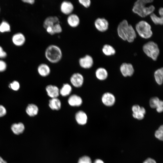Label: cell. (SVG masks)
I'll use <instances>...</instances> for the list:
<instances>
[{
	"label": "cell",
	"instance_id": "1",
	"mask_svg": "<svg viewBox=\"0 0 163 163\" xmlns=\"http://www.w3.org/2000/svg\"><path fill=\"white\" fill-rule=\"evenodd\" d=\"M152 2L153 0H138L134 3L132 11L140 17H145L153 13L155 10L153 5L146 6L147 4Z\"/></svg>",
	"mask_w": 163,
	"mask_h": 163
},
{
	"label": "cell",
	"instance_id": "2",
	"mask_svg": "<svg viewBox=\"0 0 163 163\" xmlns=\"http://www.w3.org/2000/svg\"><path fill=\"white\" fill-rule=\"evenodd\" d=\"M44 54L47 60L52 63L59 62L62 57V53L60 48L55 44L49 45L45 49Z\"/></svg>",
	"mask_w": 163,
	"mask_h": 163
},
{
	"label": "cell",
	"instance_id": "3",
	"mask_svg": "<svg viewBox=\"0 0 163 163\" xmlns=\"http://www.w3.org/2000/svg\"><path fill=\"white\" fill-rule=\"evenodd\" d=\"M136 29L138 34L144 39L151 37L153 34L151 25L144 21H141L138 22L136 25Z\"/></svg>",
	"mask_w": 163,
	"mask_h": 163
},
{
	"label": "cell",
	"instance_id": "4",
	"mask_svg": "<svg viewBox=\"0 0 163 163\" xmlns=\"http://www.w3.org/2000/svg\"><path fill=\"white\" fill-rule=\"evenodd\" d=\"M143 50L146 55L153 60L156 61L159 54V50L157 44L152 41H150L144 45Z\"/></svg>",
	"mask_w": 163,
	"mask_h": 163
},
{
	"label": "cell",
	"instance_id": "5",
	"mask_svg": "<svg viewBox=\"0 0 163 163\" xmlns=\"http://www.w3.org/2000/svg\"><path fill=\"white\" fill-rule=\"evenodd\" d=\"M93 57L89 54H86L80 57L78 60L80 66L82 68L88 69L91 68L94 64Z\"/></svg>",
	"mask_w": 163,
	"mask_h": 163
},
{
	"label": "cell",
	"instance_id": "6",
	"mask_svg": "<svg viewBox=\"0 0 163 163\" xmlns=\"http://www.w3.org/2000/svg\"><path fill=\"white\" fill-rule=\"evenodd\" d=\"M84 80L83 76L79 72L73 73L71 76L70 79L71 84L76 88L81 87L84 84Z\"/></svg>",
	"mask_w": 163,
	"mask_h": 163
},
{
	"label": "cell",
	"instance_id": "7",
	"mask_svg": "<svg viewBox=\"0 0 163 163\" xmlns=\"http://www.w3.org/2000/svg\"><path fill=\"white\" fill-rule=\"evenodd\" d=\"M60 9L63 14L69 15L72 13L74 9V6L71 2L68 1H64L60 5Z\"/></svg>",
	"mask_w": 163,
	"mask_h": 163
},
{
	"label": "cell",
	"instance_id": "8",
	"mask_svg": "<svg viewBox=\"0 0 163 163\" xmlns=\"http://www.w3.org/2000/svg\"><path fill=\"white\" fill-rule=\"evenodd\" d=\"M94 25L98 31L103 32L106 31L108 29L109 23L105 18H99L95 20Z\"/></svg>",
	"mask_w": 163,
	"mask_h": 163
},
{
	"label": "cell",
	"instance_id": "9",
	"mask_svg": "<svg viewBox=\"0 0 163 163\" xmlns=\"http://www.w3.org/2000/svg\"><path fill=\"white\" fill-rule=\"evenodd\" d=\"M120 72L124 77L131 76L133 74L134 70L132 64L123 63L120 67Z\"/></svg>",
	"mask_w": 163,
	"mask_h": 163
},
{
	"label": "cell",
	"instance_id": "10",
	"mask_svg": "<svg viewBox=\"0 0 163 163\" xmlns=\"http://www.w3.org/2000/svg\"><path fill=\"white\" fill-rule=\"evenodd\" d=\"M129 24L127 21L123 20L119 24L117 31L118 36L122 40H126V34Z\"/></svg>",
	"mask_w": 163,
	"mask_h": 163
},
{
	"label": "cell",
	"instance_id": "11",
	"mask_svg": "<svg viewBox=\"0 0 163 163\" xmlns=\"http://www.w3.org/2000/svg\"><path fill=\"white\" fill-rule=\"evenodd\" d=\"M102 103L105 106L110 107L113 106L115 102L114 96L110 92H106L102 95L101 98Z\"/></svg>",
	"mask_w": 163,
	"mask_h": 163
},
{
	"label": "cell",
	"instance_id": "12",
	"mask_svg": "<svg viewBox=\"0 0 163 163\" xmlns=\"http://www.w3.org/2000/svg\"><path fill=\"white\" fill-rule=\"evenodd\" d=\"M11 40L13 44L18 46H23L26 42V37L22 33L18 32L14 34L12 36Z\"/></svg>",
	"mask_w": 163,
	"mask_h": 163
},
{
	"label": "cell",
	"instance_id": "13",
	"mask_svg": "<svg viewBox=\"0 0 163 163\" xmlns=\"http://www.w3.org/2000/svg\"><path fill=\"white\" fill-rule=\"evenodd\" d=\"M67 102L71 107H79L82 104L83 100L80 96L76 94H73L69 96Z\"/></svg>",
	"mask_w": 163,
	"mask_h": 163
},
{
	"label": "cell",
	"instance_id": "14",
	"mask_svg": "<svg viewBox=\"0 0 163 163\" xmlns=\"http://www.w3.org/2000/svg\"><path fill=\"white\" fill-rule=\"evenodd\" d=\"M46 91L47 95L51 98L58 97L59 95V89L55 85H47L46 87Z\"/></svg>",
	"mask_w": 163,
	"mask_h": 163
},
{
	"label": "cell",
	"instance_id": "15",
	"mask_svg": "<svg viewBox=\"0 0 163 163\" xmlns=\"http://www.w3.org/2000/svg\"><path fill=\"white\" fill-rule=\"evenodd\" d=\"M67 22L70 27L74 28L79 25L80 20L79 17L77 14L72 13L68 15Z\"/></svg>",
	"mask_w": 163,
	"mask_h": 163
},
{
	"label": "cell",
	"instance_id": "16",
	"mask_svg": "<svg viewBox=\"0 0 163 163\" xmlns=\"http://www.w3.org/2000/svg\"><path fill=\"white\" fill-rule=\"evenodd\" d=\"M60 23L58 17L55 16H50L47 17L44 20L43 26L45 29L48 27H52L55 24Z\"/></svg>",
	"mask_w": 163,
	"mask_h": 163
},
{
	"label": "cell",
	"instance_id": "17",
	"mask_svg": "<svg viewBox=\"0 0 163 163\" xmlns=\"http://www.w3.org/2000/svg\"><path fill=\"white\" fill-rule=\"evenodd\" d=\"M75 118L77 122L81 125H84L87 122L88 116L86 113L83 110H80L75 113Z\"/></svg>",
	"mask_w": 163,
	"mask_h": 163
},
{
	"label": "cell",
	"instance_id": "18",
	"mask_svg": "<svg viewBox=\"0 0 163 163\" xmlns=\"http://www.w3.org/2000/svg\"><path fill=\"white\" fill-rule=\"evenodd\" d=\"M37 70L39 75L43 77L49 75L51 72L50 67L46 64L41 63L37 67Z\"/></svg>",
	"mask_w": 163,
	"mask_h": 163
},
{
	"label": "cell",
	"instance_id": "19",
	"mask_svg": "<svg viewBox=\"0 0 163 163\" xmlns=\"http://www.w3.org/2000/svg\"><path fill=\"white\" fill-rule=\"evenodd\" d=\"M48 105L52 110H59L61 108L62 103L58 97L52 98L49 100Z\"/></svg>",
	"mask_w": 163,
	"mask_h": 163
},
{
	"label": "cell",
	"instance_id": "20",
	"mask_svg": "<svg viewBox=\"0 0 163 163\" xmlns=\"http://www.w3.org/2000/svg\"><path fill=\"white\" fill-rule=\"evenodd\" d=\"M26 112L29 116L33 117L37 115L39 112L38 107L34 104L28 105L26 108Z\"/></svg>",
	"mask_w": 163,
	"mask_h": 163
},
{
	"label": "cell",
	"instance_id": "21",
	"mask_svg": "<svg viewBox=\"0 0 163 163\" xmlns=\"http://www.w3.org/2000/svg\"><path fill=\"white\" fill-rule=\"evenodd\" d=\"M126 40L129 43L133 42L136 37V33L133 26L129 24L126 34Z\"/></svg>",
	"mask_w": 163,
	"mask_h": 163
},
{
	"label": "cell",
	"instance_id": "22",
	"mask_svg": "<svg viewBox=\"0 0 163 163\" xmlns=\"http://www.w3.org/2000/svg\"><path fill=\"white\" fill-rule=\"evenodd\" d=\"M95 75L98 79L103 81L107 78L108 74L107 70L105 68L99 67L96 70Z\"/></svg>",
	"mask_w": 163,
	"mask_h": 163
},
{
	"label": "cell",
	"instance_id": "23",
	"mask_svg": "<svg viewBox=\"0 0 163 163\" xmlns=\"http://www.w3.org/2000/svg\"><path fill=\"white\" fill-rule=\"evenodd\" d=\"M11 129L14 134L18 135L23 132L25 126L24 124L21 122L14 123L11 125Z\"/></svg>",
	"mask_w": 163,
	"mask_h": 163
},
{
	"label": "cell",
	"instance_id": "24",
	"mask_svg": "<svg viewBox=\"0 0 163 163\" xmlns=\"http://www.w3.org/2000/svg\"><path fill=\"white\" fill-rule=\"evenodd\" d=\"M72 88L71 85L67 83L63 84L59 89V95L63 97L69 95L72 92Z\"/></svg>",
	"mask_w": 163,
	"mask_h": 163
},
{
	"label": "cell",
	"instance_id": "25",
	"mask_svg": "<svg viewBox=\"0 0 163 163\" xmlns=\"http://www.w3.org/2000/svg\"><path fill=\"white\" fill-rule=\"evenodd\" d=\"M154 77L157 83L159 85L163 83V68H160L156 70L154 72Z\"/></svg>",
	"mask_w": 163,
	"mask_h": 163
},
{
	"label": "cell",
	"instance_id": "26",
	"mask_svg": "<svg viewBox=\"0 0 163 163\" xmlns=\"http://www.w3.org/2000/svg\"><path fill=\"white\" fill-rule=\"evenodd\" d=\"M103 53L107 56H110L114 55L116 51L114 48L111 46L106 44L104 45L102 48Z\"/></svg>",
	"mask_w": 163,
	"mask_h": 163
},
{
	"label": "cell",
	"instance_id": "27",
	"mask_svg": "<svg viewBox=\"0 0 163 163\" xmlns=\"http://www.w3.org/2000/svg\"><path fill=\"white\" fill-rule=\"evenodd\" d=\"M11 30V26L7 21H3L0 24V32L4 33L10 32Z\"/></svg>",
	"mask_w": 163,
	"mask_h": 163
},
{
	"label": "cell",
	"instance_id": "28",
	"mask_svg": "<svg viewBox=\"0 0 163 163\" xmlns=\"http://www.w3.org/2000/svg\"><path fill=\"white\" fill-rule=\"evenodd\" d=\"M150 17L155 24L162 25L163 24V16H160V17L157 16L155 14L153 13L150 14Z\"/></svg>",
	"mask_w": 163,
	"mask_h": 163
},
{
	"label": "cell",
	"instance_id": "29",
	"mask_svg": "<svg viewBox=\"0 0 163 163\" xmlns=\"http://www.w3.org/2000/svg\"><path fill=\"white\" fill-rule=\"evenodd\" d=\"M145 113L146 110L145 108L142 107H141L139 112L136 113H133L132 116L135 119L141 120L144 118Z\"/></svg>",
	"mask_w": 163,
	"mask_h": 163
},
{
	"label": "cell",
	"instance_id": "30",
	"mask_svg": "<svg viewBox=\"0 0 163 163\" xmlns=\"http://www.w3.org/2000/svg\"><path fill=\"white\" fill-rule=\"evenodd\" d=\"M159 101V98L157 97H152L149 102L150 107L152 108H156Z\"/></svg>",
	"mask_w": 163,
	"mask_h": 163
},
{
	"label": "cell",
	"instance_id": "31",
	"mask_svg": "<svg viewBox=\"0 0 163 163\" xmlns=\"http://www.w3.org/2000/svg\"><path fill=\"white\" fill-rule=\"evenodd\" d=\"M19 83L17 81L14 80L10 83L9 85V87L14 91H18L20 88Z\"/></svg>",
	"mask_w": 163,
	"mask_h": 163
},
{
	"label": "cell",
	"instance_id": "32",
	"mask_svg": "<svg viewBox=\"0 0 163 163\" xmlns=\"http://www.w3.org/2000/svg\"><path fill=\"white\" fill-rule=\"evenodd\" d=\"M163 126H161L155 133V137L159 139L162 140L163 139Z\"/></svg>",
	"mask_w": 163,
	"mask_h": 163
},
{
	"label": "cell",
	"instance_id": "33",
	"mask_svg": "<svg viewBox=\"0 0 163 163\" xmlns=\"http://www.w3.org/2000/svg\"><path fill=\"white\" fill-rule=\"evenodd\" d=\"M52 27L54 35L60 33L62 31V28L60 23L56 24Z\"/></svg>",
	"mask_w": 163,
	"mask_h": 163
},
{
	"label": "cell",
	"instance_id": "34",
	"mask_svg": "<svg viewBox=\"0 0 163 163\" xmlns=\"http://www.w3.org/2000/svg\"><path fill=\"white\" fill-rule=\"evenodd\" d=\"M79 3L85 8H88L91 5V1L90 0H78Z\"/></svg>",
	"mask_w": 163,
	"mask_h": 163
},
{
	"label": "cell",
	"instance_id": "35",
	"mask_svg": "<svg viewBox=\"0 0 163 163\" xmlns=\"http://www.w3.org/2000/svg\"><path fill=\"white\" fill-rule=\"evenodd\" d=\"M78 163H92V162L89 157L84 156L79 159Z\"/></svg>",
	"mask_w": 163,
	"mask_h": 163
},
{
	"label": "cell",
	"instance_id": "36",
	"mask_svg": "<svg viewBox=\"0 0 163 163\" xmlns=\"http://www.w3.org/2000/svg\"><path fill=\"white\" fill-rule=\"evenodd\" d=\"M7 64L6 62L3 60L0 59V72L5 71L7 69Z\"/></svg>",
	"mask_w": 163,
	"mask_h": 163
},
{
	"label": "cell",
	"instance_id": "37",
	"mask_svg": "<svg viewBox=\"0 0 163 163\" xmlns=\"http://www.w3.org/2000/svg\"><path fill=\"white\" fill-rule=\"evenodd\" d=\"M163 101L161 100H160L157 107L156 108L157 111L160 113L162 112L163 110Z\"/></svg>",
	"mask_w": 163,
	"mask_h": 163
},
{
	"label": "cell",
	"instance_id": "38",
	"mask_svg": "<svg viewBox=\"0 0 163 163\" xmlns=\"http://www.w3.org/2000/svg\"><path fill=\"white\" fill-rule=\"evenodd\" d=\"M7 113V110L3 105L0 104V117L4 116Z\"/></svg>",
	"mask_w": 163,
	"mask_h": 163
},
{
	"label": "cell",
	"instance_id": "39",
	"mask_svg": "<svg viewBox=\"0 0 163 163\" xmlns=\"http://www.w3.org/2000/svg\"><path fill=\"white\" fill-rule=\"evenodd\" d=\"M7 56V53L3 50V48L0 46V59L6 58Z\"/></svg>",
	"mask_w": 163,
	"mask_h": 163
},
{
	"label": "cell",
	"instance_id": "40",
	"mask_svg": "<svg viewBox=\"0 0 163 163\" xmlns=\"http://www.w3.org/2000/svg\"><path fill=\"white\" fill-rule=\"evenodd\" d=\"M140 107L139 105L137 104L133 105L132 107L133 113H136L139 112Z\"/></svg>",
	"mask_w": 163,
	"mask_h": 163
},
{
	"label": "cell",
	"instance_id": "41",
	"mask_svg": "<svg viewBox=\"0 0 163 163\" xmlns=\"http://www.w3.org/2000/svg\"><path fill=\"white\" fill-rule=\"evenodd\" d=\"M143 163H156V161L153 159L151 158L147 159Z\"/></svg>",
	"mask_w": 163,
	"mask_h": 163
},
{
	"label": "cell",
	"instance_id": "42",
	"mask_svg": "<svg viewBox=\"0 0 163 163\" xmlns=\"http://www.w3.org/2000/svg\"><path fill=\"white\" fill-rule=\"evenodd\" d=\"M22 1L24 3L31 5L33 4L35 2L34 0H22Z\"/></svg>",
	"mask_w": 163,
	"mask_h": 163
},
{
	"label": "cell",
	"instance_id": "43",
	"mask_svg": "<svg viewBox=\"0 0 163 163\" xmlns=\"http://www.w3.org/2000/svg\"><path fill=\"white\" fill-rule=\"evenodd\" d=\"M158 13L160 16H163V8L162 7L159 8Z\"/></svg>",
	"mask_w": 163,
	"mask_h": 163
},
{
	"label": "cell",
	"instance_id": "44",
	"mask_svg": "<svg viewBox=\"0 0 163 163\" xmlns=\"http://www.w3.org/2000/svg\"><path fill=\"white\" fill-rule=\"evenodd\" d=\"M94 163H104V162L101 159H97L96 160Z\"/></svg>",
	"mask_w": 163,
	"mask_h": 163
},
{
	"label": "cell",
	"instance_id": "45",
	"mask_svg": "<svg viewBox=\"0 0 163 163\" xmlns=\"http://www.w3.org/2000/svg\"><path fill=\"white\" fill-rule=\"evenodd\" d=\"M0 163H7V161L4 160L1 156H0Z\"/></svg>",
	"mask_w": 163,
	"mask_h": 163
},
{
	"label": "cell",
	"instance_id": "46",
	"mask_svg": "<svg viewBox=\"0 0 163 163\" xmlns=\"http://www.w3.org/2000/svg\"></svg>",
	"mask_w": 163,
	"mask_h": 163
}]
</instances>
